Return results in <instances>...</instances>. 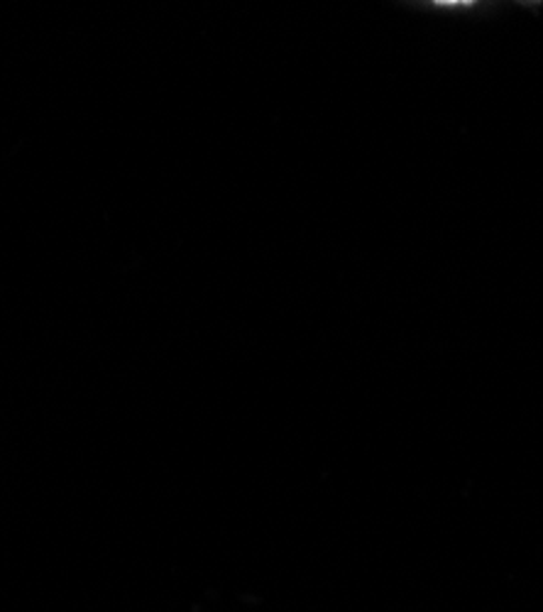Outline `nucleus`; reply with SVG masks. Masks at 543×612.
<instances>
[{"instance_id":"f257e3e1","label":"nucleus","mask_w":543,"mask_h":612,"mask_svg":"<svg viewBox=\"0 0 543 612\" xmlns=\"http://www.w3.org/2000/svg\"><path fill=\"white\" fill-rule=\"evenodd\" d=\"M412 13H426L436 18H460V20H488L502 6L488 0H424V3H402Z\"/></svg>"}]
</instances>
